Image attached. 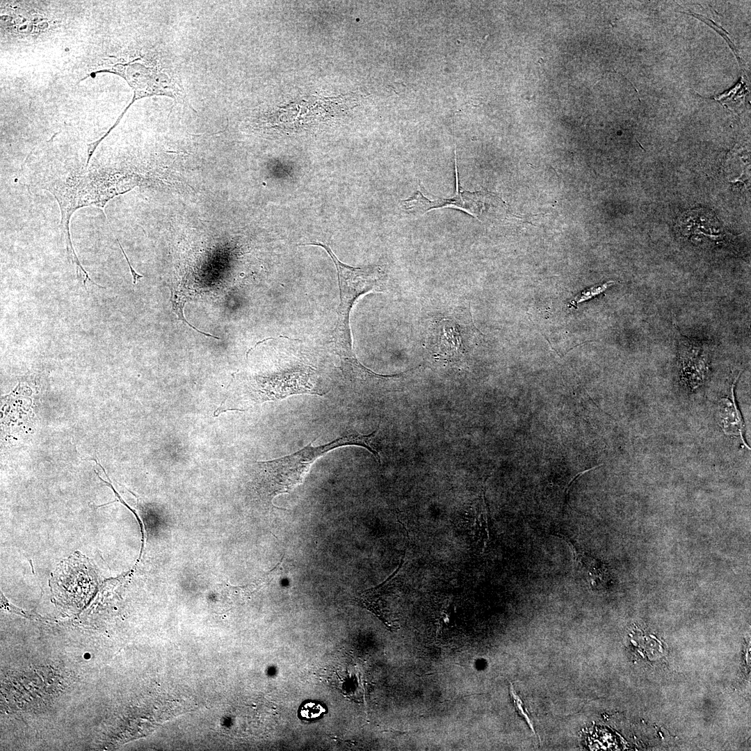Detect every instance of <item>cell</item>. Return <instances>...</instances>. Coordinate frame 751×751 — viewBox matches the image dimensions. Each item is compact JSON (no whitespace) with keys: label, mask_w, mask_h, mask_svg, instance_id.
<instances>
[{"label":"cell","mask_w":751,"mask_h":751,"mask_svg":"<svg viewBox=\"0 0 751 751\" xmlns=\"http://www.w3.org/2000/svg\"><path fill=\"white\" fill-rule=\"evenodd\" d=\"M735 382L736 380L734 382L731 388L730 398H723L721 399L718 410L719 423L725 434L736 436L740 435L745 446L748 447L745 442L743 437V421L735 402L734 394V386Z\"/></svg>","instance_id":"5b68a950"},{"label":"cell","mask_w":751,"mask_h":751,"mask_svg":"<svg viewBox=\"0 0 751 751\" xmlns=\"http://www.w3.org/2000/svg\"><path fill=\"white\" fill-rule=\"evenodd\" d=\"M326 711V708L322 703L308 701L299 707L298 716L301 720L314 721L321 718Z\"/></svg>","instance_id":"ba28073f"},{"label":"cell","mask_w":751,"mask_h":751,"mask_svg":"<svg viewBox=\"0 0 751 751\" xmlns=\"http://www.w3.org/2000/svg\"><path fill=\"white\" fill-rule=\"evenodd\" d=\"M455 191L449 197H435L428 198L422 191L418 190L409 198L402 201L406 211L418 215H423L429 211L438 208L452 207L465 211L469 215L480 220V216L485 209L486 201L491 195L485 192H469L460 187L457 169L456 156L455 157Z\"/></svg>","instance_id":"3957f363"},{"label":"cell","mask_w":751,"mask_h":751,"mask_svg":"<svg viewBox=\"0 0 751 751\" xmlns=\"http://www.w3.org/2000/svg\"><path fill=\"white\" fill-rule=\"evenodd\" d=\"M304 245H318L323 248L329 254L337 268L340 292V303L338 318L334 330V343L337 353L341 357L343 369L350 371L361 364L357 360L352 349L349 316L355 300L361 295L378 289L380 275L372 268H355L341 262L329 245L314 242Z\"/></svg>","instance_id":"7a4b0ae2"},{"label":"cell","mask_w":751,"mask_h":751,"mask_svg":"<svg viewBox=\"0 0 751 751\" xmlns=\"http://www.w3.org/2000/svg\"><path fill=\"white\" fill-rule=\"evenodd\" d=\"M680 360L683 380L693 389L702 385L709 372L708 356L702 347L686 341L681 346Z\"/></svg>","instance_id":"277c9868"},{"label":"cell","mask_w":751,"mask_h":751,"mask_svg":"<svg viewBox=\"0 0 751 751\" xmlns=\"http://www.w3.org/2000/svg\"><path fill=\"white\" fill-rule=\"evenodd\" d=\"M170 293H171V294H170V301L172 302V310L177 314L178 318L180 321L184 322L185 324L188 325L191 328L194 329L197 332H200V333H201V334H204L205 336H207V337H212V338H214V339H220V338L218 337H216V336H213V335H211L210 334H207V333H205V332H203L199 330L195 326H193V325L189 323L187 321V320L185 318L183 311H184V307L186 302L188 300V299H191V298H189V296H188V294H186V293H184L183 291V290H181V289H177L171 288V289H170Z\"/></svg>","instance_id":"52a82bcc"},{"label":"cell","mask_w":751,"mask_h":751,"mask_svg":"<svg viewBox=\"0 0 751 751\" xmlns=\"http://www.w3.org/2000/svg\"><path fill=\"white\" fill-rule=\"evenodd\" d=\"M438 347L444 356L455 357L463 353V344L457 325L444 319L439 323Z\"/></svg>","instance_id":"8992f818"},{"label":"cell","mask_w":751,"mask_h":751,"mask_svg":"<svg viewBox=\"0 0 751 751\" xmlns=\"http://www.w3.org/2000/svg\"><path fill=\"white\" fill-rule=\"evenodd\" d=\"M614 284L613 281H608L600 284L594 285L588 288L575 296L570 302L568 307H576L577 304L588 300L606 290L608 287Z\"/></svg>","instance_id":"9c48e42d"},{"label":"cell","mask_w":751,"mask_h":751,"mask_svg":"<svg viewBox=\"0 0 751 751\" xmlns=\"http://www.w3.org/2000/svg\"><path fill=\"white\" fill-rule=\"evenodd\" d=\"M84 657L88 659H89L90 657V655L88 653H87V654H84Z\"/></svg>","instance_id":"7c38bea8"},{"label":"cell","mask_w":751,"mask_h":751,"mask_svg":"<svg viewBox=\"0 0 751 751\" xmlns=\"http://www.w3.org/2000/svg\"><path fill=\"white\" fill-rule=\"evenodd\" d=\"M379 427L368 435L349 429L335 439L318 446L311 442L298 451L275 460L257 462V467L266 491L271 496L289 492L302 483L311 465L320 457L332 450L346 446H358L367 449L378 463L380 456L375 441Z\"/></svg>","instance_id":"6da1fadb"},{"label":"cell","mask_w":751,"mask_h":751,"mask_svg":"<svg viewBox=\"0 0 751 751\" xmlns=\"http://www.w3.org/2000/svg\"><path fill=\"white\" fill-rule=\"evenodd\" d=\"M118 243H119V245H120V248H121V250H122V253H123V255H124V257H125V259H126V260H127V264H128V265H129V268H130V270H131V275H132V277H133V284H136V282H137V281H138V280L139 279H140L141 277H143V275H139V274H138V273H136V271H135V270H134L133 269V268H132V266H131V264H130V262H129V259H128V258H127V255H126V254H125V252H124V251L123 248H122V246H121V245H120V242H119L118 241Z\"/></svg>","instance_id":"8fae6325"},{"label":"cell","mask_w":751,"mask_h":751,"mask_svg":"<svg viewBox=\"0 0 751 751\" xmlns=\"http://www.w3.org/2000/svg\"><path fill=\"white\" fill-rule=\"evenodd\" d=\"M510 694L511 695L512 700V701L514 702L515 706L516 709L517 710L518 713H519V715L524 719L526 720V721L528 725L529 726V727L531 729V730L533 732H534V729L533 727V725H532V723L531 722V720L528 718V715L526 713L525 711L523 709L522 701L520 700L519 697L516 695V693L515 692V690L512 688V685H510Z\"/></svg>","instance_id":"30bf717a"}]
</instances>
